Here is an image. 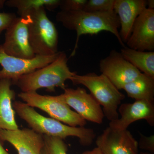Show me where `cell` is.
<instances>
[{"instance_id": "7c38bea8", "label": "cell", "mask_w": 154, "mask_h": 154, "mask_svg": "<svg viewBox=\"0 0 154 154\" xmlns=\"http://www.w3.org/2000/svg\"><path fill=\"white\" fill-rule=\"evenodd\" d=\"M126 43L135 50L154 51V10L146 8L137 17Z\"/></svg>"}, {"instance_id": "4316f807", "label": "cell", "mask_w": 154, "mask_h": 154, "mask_svg": "<svg viewBox=\"0 0 154 154\" xmlns=\"http://www.w3.org/2000/svg\"><path fill=\"white\" fill-rule=\"evenodd\" d=\"M0 154H10L4 148L1 143H0Z\"/></svg>"}, {"instance_id": "83f0119b", "label": "cell", "mask_w": 154, "mask_h": 154, "mask_svg": "<svg viewBox=\"0 0 154 154\" xmlns=\"http://www.w3.org/2000/svg\"><path fill=\"white\" fill-rule=\"evenodd\" d=\"M6 1L5 0H0V10L5 5Z\"/></svg>"}, {"instance_id": "9c48e42d", "label": "cell", "mask_w": 154, "mask_h": 154, "mask_svg": "<svg viewBox=\"0 0 154 154\" xmlns=\"http://www.w3.org/2000/svg\"><path fill=\"white\" fill-rule=\"evenodd\" d=\"M59 96L64 102L86 121L99 124L103 122L105 115L101 105L85 88H66L63 94Z\"/></svg>"}, {"instance_id": "5b68a950", "label": "cell", "mask_w": 154, "mask_h": 154, "mask_svg": "<svg viewBox=\"0 0 154 154\" xmlns=\"http://www.w3.org/2000/svg\"><path fill=\"white\" fill-rule=\"evenodd\" d=\"M29 41L35 55L48 56L58 52V33L53 22L48 17L45 8L28 12Z\"/></svg>"}, {"instance_id": "2e32d148", "label": "cell", "mask_w": 154, "mask_h": 154, "mask_svg": "<svg viewBox=\"0 0 154 154\" xmlns=\"http://www.w3.org/2000/svg\"><path fill=\"white\" fill-rule=\"evenodd\" d=\"M12 85L11 80L0 79V130H14L19 128L13 106L16 94L11 88Z\"/></svg>"}, {"instance_id": "52a82bcc", "label": "cell", "mask_w": 154, "mask_h": 154, "mask_svg": "<svg viewBox=\"0 0 154 154\" xmlns=\"http://www.w3.org/2000/svg\"><path fill=\"white\" fill-rule=\"evenodd\" d=\"M29 15L17 17L7 28L4 43L0 45L6 54L15 57L30 59L36 56L29 41Z\"/></svg>"}, {"instance_id": "9a60e30c", "label": "cell", "mask_w": 154, "mask_h": 154, "mask_svg": "<svg viewBox=\"0 0 154 154\" xmlns=\"http://www.w3.org/2000/svg\"><path fill=\"white\" fill-rule=\"evenodd\" d=\"M146 8V0H115L113 11L119 19V35L123 43L130 36L136 19Z\"/></svg>"}, {"instance_id": "5bb4252c", "label": "cell", "mask_w": 154, "mask_h": 154, "mask_svg": "<svg viewBox=\"0 0 154 154\" xmlns=\"http://www.w3.org/2000/svg\"><path fill=\"white\" fill-rule=\"evenodd\" d=\"M0 140L11 143L19 154H41L44 145L43 135L27 128L0 130Z\"/></svg>"}, {"instance_id": "7a4b0ae2", "label": "cell", "mask_w": 154, "mask_h": 154, "mask_svg": "<svg viewBox=\"0 0 154 154\" xmlns=\"http://www.w3.org/2000/svg\"><path fill=\"white\" fill-rule=\"evenodd\" d=\"M13 106L19 117L39 134L63 140L75 137L78 138L81 144L85 146H91L96 137V133L92 128L69 126L54 119L45 117L25 102L15 101Z\"/></svg>"}, {"instance_id": "f1b7e54d", "label": "cell", "mask_w": 154, "mask_h": 154, "mask_svg": "<svg viewBox=\"0 0 154 154\" xmlns=\"http://www.w3.org/2000/svg\"><path fill=\"white\" fill-rule=\"evenodd\" d=\"M140 154H152L151 153L148 152H141Z\"/></svg>"}, {"instance_id": "ac0fdd59", "label": "cell", "mask_w": 154, "mask_h": 154, "mask_svg": "<svg viewBox=\"0 0 154 154\" xmlns=\"http://www.w3.org/2000/svg\"><path fill=\"white\" fill-rule=\"evenodd\" d=\"M120 53L141 72L154 78V51H140L125 46L121 48Z\"/></svg>"}, {"instance_id": "ffe728a7", "label": "cell", "mask_w": 154, "mask_h": 154, "mask_svg": "<svg viewBox=\"0 0 154 154\" xmlns=\"http://www.w3.org/2000/svg\"><path fill=\"white\" fill-rule=\"evenodd\" d=\"M44 145L41 154H68V146L60 138L43 135Z\"/></svg>"}, {"instance_id": "484cf974", "label": "cell", "mask_w": 154, "mask_h": 154, "mask_svg": "<svg viewBox=\"0 0 154 154\" xmlns=\"http://www.w3.org/2000/svg\"><path fill=\"white\" fill-rule=\"evenodd\" d=\"M147 8L154 10V0H147Z\"/></svg>"}, {"instance_id": "8fae6325", "label": "cell", "mask_w": 154, "mask_h": 154, "mask_svg": "<svg viewBox=\"0 0 154 154\" xmlns=\"http://www.w3.org/2000/svg\"><path fill=\"white\" fill-rule=\"evenodd\" d=\"M96 143L104 154H139L137 141L127 129L116 130L108 127L97 137Z\"/></svg>"}, {"instance_id": "e0dca14e", "label": "cell", "mask_w": 154, "mask_h": 154, "mask_svg": "<svg viewBox=\"0 0 154 154\" xmlns=\"http://www.w3.org/2000/svg\"><path fill=\"white\" fill-rule=\"evenodd\" d=\"M130 98L137 100H146L154 102V78L141 73L123 87Z\"/></svg>"}, {"instance_id": "30bf717a", "label": "cell", "mask_w": 154, "mask_h": 154, "mask_svg": "<svg viewBox=\"0 0 154 154\" xmlns=\"http://www.w3.org/2000/svg\"><path fill=\"white\" fill-rule=\"evenodd\" d=\"M99 68L102 74L107 77L119 90L141 73L115 50H112L108 56L100 60Z\"/></svg>"}, {"instance_id": "ba28073f", "label": "cell", "mask_w": 154, "mask_h": 154, "mask_svg": "<svg viewBox=\"0 0 154 154\" xmlns=\"http://www.w3.org/2000/svg\"><path fill=\"white\" fill-rule=\"evenodd\" d=\"M59 51L54 55L42 56L36 55L30 59L15 57L6 54L0 47V79L11 80L14 85L22 76L35 71L51 63L60 54Z\"/></svg>"}, {"instance_id": "277c9868", "label": "cell", "mask_w": 154, "mask_h": 154, "mask_svg": "<svg viewBox=\"0 0 154 154\" xmlns=\"http://www.w3.org/2000/svg\"><path fill=\"white\" fill-rule=\"evenodd\" d=\"M75 85L85 86L100 105L103 107L105 116L110 121L119 118V106L125 96L120 92L107 77L101 74L89 73L79 75L76 73L71 79Z\"/></svg>"}, {"instance_id": "7402d4cb", "label": "cell", "mask_w": 154, "mask_h": 154, "mask_svg": "<svg viewBox=\"0 0 154 154\" xmlns=\"http://www.w3.org/2000/svg\"><path fill=\"white\" fill-rule=\"evenodd\" d=\"M88 0H61V11H84Z\"/></svg>"}, {"instance_id": "603a6c76", "label": "cell", "mask_w": 154, "mask_h": 154, "mask_svg": "<svg viewBox=\"0 0 154 154\" xmlns=\"http://www.w3.org/2000/svg\"><path fill=\"white\" fill-rule=\"evenodd\" d=\"M140 134V139L138 143L140 148L147 151L149 152L154 154V135H152L150 136H146L142 134Z\"/></svg>"}, {"instance_id": "3957f363", "label": "cell", "mask_w": 154, "mask_h": 154, "mask_svg": "<svg viewBox=\"0 0 154 154\" xmlns=\"http://www.w3.org/2000/svg\"><path fill=\"white\" fill-rule=\"evenodd\" d=\"M66 54L61 52L58 57L49 64L42 68L22 76L14 85H17L23 93L36 92L45 88L49 92H54L55 88L64 90L65 82L70 80L75 73L71 71L68 66Z\"/></svg>"}, {"instance_id": "d4e9b609", "label": "cell", "mask_w": 154, "mask_h": 154, "mask_svg": "<svg viewBox=\"0 0 154 154\" xmlns=\"http://www.w3.org/2000/svg\"><path fill=\"white\" fill-rule=\"evenodd\" d=\"M82 154H104L102 151L98 147L95 148L90 151L84 152Z\"/></svg>"}, {"instance_id": "4fadbf2b", "label": "cell", "mask_w": 154, "mask_h": 154, "mask_svg": "<svg viewBox=\"0 0 154 154\" xmlns=\"http://www.w3.org/2000/svg\"><path fill=\"white\" fill-rule=\"evenodd\" d=\"M120 118L110 121L109 126L116 130L127 129L131 123L138 120H146L150 126L154 125V102L137 100L133 103H124L119 107Z\"/></svg>"}, {"instance_id": "6da1fadb", "label": "cell", "mask_w": 154, "mask_h": 154, "mask_svg": "<svg viewBox=\"0 0 154 154\" xmlns=\"http://www.w3.org/2000/svg\"><path fill=\"white\" fill-rule=\"evenodd\" d=\"M56 19L66 29L76 32L75 43L71 57H73L75 54L79 40L82 35H94L103 31L113 33L122 47L125 46L120 38L119 31L120 28L119 19L114 11L91 12L61 11L57 14Z\"/></svg>"}, {"instance_id": "44dd1931", "label": "cell", "mask_w": 154, "mask_h": 154, "mask_svg": "<svg viewBox=\"0 0 154 154\" xmlns=\"http://www.w3.org/2000/svg\"><path fill=\"white\" fill-rule=\"evenodd\" d=\"M115 0H88L84 11L91 12H113Z\"/></svg>"}, {"instance_id": "cb8c5ba5", "label": "cell", "mask_w": 154, "mask_h": 154, "mask_svg": "<svg viewBox=\"0 0 154 154\" xmlns=\"http://www.w3.org/2000/svg\"><path fill=\"white\" fill-rule=\"evenodd\" d=\"M17 17L14 13L0 12V36L3 31L7 30Z\"/></svg>"}, {"instance_id": "d6986e66", "label": "cell", "mask_w": 154, "mask_h": 154, "mask_svg": "<svg viewBox=\"0 0 154 154\" xmlns=\"http://www.w3.org/2000/svg\"><path fill=\"white\" fill-rule=\"evenodd\" d=\"M60 2L61 0H8L5 5L17 9L21 17L30 11L42 8L52 11L59 7Z\"/></svg>"}, {"instance_id": "8992f818", "label": "cell", "mask_w": 154, "mask_h": 154, "mask_svg": "<svg viewBox=\"0 0 154 154\" xmlns=\"http://www.w3.org/2000/svg\"><path fill=\"white\" fill-rule=\"evenodd\" d=\"M18 96L27 105L39 108L51 118L72 127H85L87 121L64 102L59 95H42L36 92L21 93Z\"/></svg>"}]
</instances>
